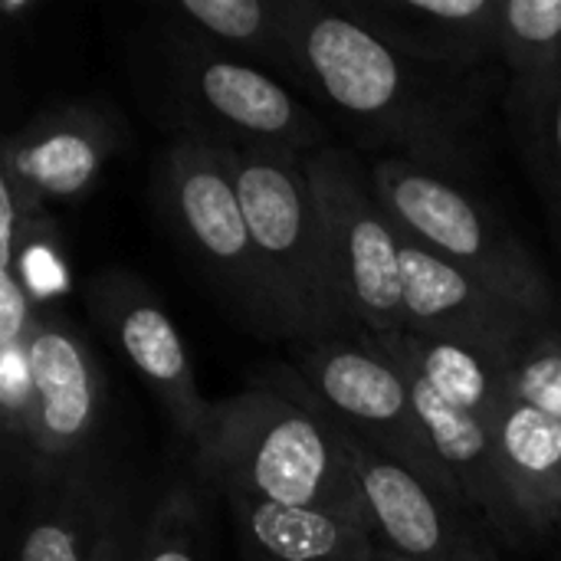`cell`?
Listing matches in <instances>:
<instances>
[{
  "mask_svg": "<svg viewBox=\"0 0 561 561\" xmlns=\"http://www.w3.org/2000/svg\"><path fill=\"white\" fill-rule=\"evenodd\" d=\"M401 375L421 378L447 404L486 421L490 427L503 414L510 398V355L460 335L398 332L371 339Z\"/></svg>",
  "mask_w": 561,
  "mask_h": 561,
  "instance_id": "19",
  "label": "cell"
},
{
  "mask_svg": "<svg viewBox=\"0 0 561 561\" xmlns=\"http://www.w3.org/2000/svg\"><path fill=\"white\" fill-rule=\"evenodd\" d=\"M217 148L237 184V197L273 293L296 332V345L362 335L339 299L322 214L302 164L306 158L230 145Z\"/></svg>",
  "mask_w": 561,
  "mask_h": 561,
  "instance_id": "5",
  "label": "cell"
},
{
  "mask_svg": "<svg viewBox=\"0 0 561 561\" xmlns=\"http://www.w3.org/2000/svg\"><path fill=\"white\" fill-rule=\"evenodd\" d=\"M207 490L184 470L148 496L135 561H210Z\"/></svg>",
  "mask_w": 561,
  "mask_h": 561,
  "instance_id": "23",
  "label": "cell"
},
{
  "mask_svg": "<svg viewBox=\"0 0 561 561\" xmlns=\"http://www.w3.org/2000/svg\"><path fill=\"white\" fill-rule=\"evenodd\" d=\"M513 496L536 536L561 533V421L510 401L493 424Z\"/></svg>",
  "mask_w": 561,
  "mask_h": 561,
  "instance_id": "20",
  "label": "cell"
},
{
  "mask_svg": "<svg viewBox=\"0 0 561 561\" xmlns=\"http://www.w3.org/2000/svg\"><path fill=\"white\" fill-rule=\"evenodd\" d=\"M125 118L102 95L46 102L0 148V174L39 204L85 197L125 145Z\"/></svg>",
  "mask_w": 561,
  "mask_h": 561,
  "instance_id": "12",
  "label": "cell"
},
{
  "mask_svg": "<svg viewBox=\"0 0 561 561\" xmlns=\"http://www.w3.org/2000/svg\"><path fill=\"white\" fill-rule=\"evenodd\" d=\"M0 447L7 493L26 496L36 454V394L30 371V339L0 348Z\"/></svg>",
  "mask_w": 561,
  "mask_h": 561,
  "instance_id": "24",
  "label": "cell"
},
{
  "mask_svg": "<svg viewBox=\"0 0 561 561\" xmlns=\"http://www.w3.org/2000/svg\"><path fill=\"white\" fill-rule=\"evenodd\" d=\"M135 85L145 112L168 138L293 158L329 145L319 115L273 72L154 26L135 49Z\"/></svg>",
  "mask_w": 561,
  "mask_h": 561,
  "instance_id": "3",
  "label": "cell"
},
{
  "mask_svg": "<svg viewBox=\"0 0 561 561\" xmlns=\"http://www.w3.org/2000/svg\"><path fill=\"white\" fill-rule=\"evenodd\" d=\"M125 467L102 454L72 477L23 496L10 561H92Z\"/></svg>",
  "mask_w": 561,
  "mask_h": 561,
  "instance_id": "17",
  "label": "cell"
},
{
  "mask_svg": "<svg viewBox=\"0 0 561 561\" xmlns=\"http://www.w3.org/2000/svg\"><path fill=\"white\" fill-rule=\"evenodd\" d=\"M187 473L220 500L371 519L365 493L322 414L266 365L250 388L210 404Z\"/></svg>",
  "mask_w": 561,
  "mask_h": 561,
  "instance_id": "2",
  "label": "cell"
},
{
  "mask_svg": "<svg viewBox=\"0 0 561 561\" xmlns=\"http://www.w3.org/2000/svg\"><path fill=\"white\" fill-rule=\"evenodd\" d=\"M503 115L561 250V69L529 89L506 92Z\"/></svg>",
  "mask_w": 561,
  "mask_h": 561,
  "instance_id": "21",
  "label": "cell"
},
{
  "mask_svg": "<svg viewBox=\"0 0 561 561\" xmlns=\"http://www.w3.org/2000/svg\"><path fill=\"white\" fill-rule=\"evenodd\" d=\"M273 371L309 401L322 421L329 424L335 444L342 447L365 503L371 510L375 529L394 552L414 561H506L500 552V539L486 529V523L467 506L434 493L417 477H411L394 460L381 457L371 444L352 434L342 421L329 417L302 388L293 365H273Z\"/></svg>",
  "mask_w": 561,
  "mask_h": 561,
  "instance_id": "11",
  "label": "cell"
},
{
  "mask_svg": "<svg viewBox=\"0 0 561 561\" xmlns=\"http://www.w3.org/2000/svg\"><path fill=\"white\" fill-rule=\"evenodd\" d=\"M145 506H148V496L141 493L135 473L125 470L118 486H115L112 510L105 519V533L99 539V549H95L92 561H135L141 523H145Z\"/></svg>",
  "mask_w": 561,
  "mask_h": 561,
  "instance_id": "26",
  "label": "cell"
},
{
  "mask_svg": "<svg viewBox=\"0 0 561 561\" xmlns=\"http://www.w3.org/2000/svg\"><path fill=\"white\" fill-rule=\"evenodd\" d=\"M404 56L447 69H493L500 0H339ZM503 69V66H500Z\"/></svg>",
  "mask_w": 561,
  "mask_h": 561,
  "instance_id": "15",
  "label": "cell"
},
{
  "mask_svg": "<svg viewBox=\"0 0 561 561\" xmlns=\"http://www.w3.org/2000/svg\"><path fill=\"white\" fill-rule=\"evenodd\" d=\"M240 561H375V523L322 510H293L243 496L224 500Z\"/></svg>",
  "mask_w": 561,
  "mask_h": 561,
  "instance_id": "18",
  "label": "cell"
},
{
  "mask_svg": "<svg viewBox=\"0 0 561 561\" xmlns=\"http://www.w3.org/2000/svg\"><path fill=\"white\" fill-rule=\"evenodd\" d=\"M82 306L102 342L145 385L171 440L187 457L214 401H207L197 385L187 339L161 293L128 266H102L82 279Z\"/></svg>",
  "mask_w": 561,
  "mask_h": 561,
  "instance_id": "9",
  "label": "cell"
},
{
  "mask_svg": "<svg viewBox=\"0 0 561 561\" xmlns=\"http://www.w3.org/2000/svg\"><path fill=\"white\" fill-rule=\"evenodd\" d=\"M404 381H408L414 408L427 427V437H431L440 463L454 477L467 510L486 523V529L500 539V546H506V549L533 546L536 536L513 496L496 431L486 421L447 404L421 378L404 375Z\"/></svg>",
  "mask_w": 561,
  "mask_h": 561,
  "instance_id": "14",
  "label": "cell"
},
{
  "mask_svg": "<svg viewBox=\"0 0 561 561\" xmlns=\"http://www.w3.org/2000/svg\"><path fill=\"white\" fill-rule=\"evenodd\" d=\"M36 394V454L30 486H53L108 454V375L89 332L59 306H39L30 335Z\"/></svg>",
  "mask_w": 561,
  "mask_h": 561,
  "instance_id": "10",
  "label": "cell"
},
{
  "mask_svg": "<svg viewBox=\"0 0 561 561\" xmlns=\"http://www.w3.org/2000/svg\"><path fill=\"white\" fill-rule=\"evenodd\" d=\"M496 59L506 72V92L559 72L561 0H500Z\"/></svg>",
  "mask_w": 561,
  "mask_h": 561,
  "instance_id": "22",
  "label": "cell"
},
{
  "mask_svg": "<svg viewBox=\"0 0 561 561\" xmlns=\"http://www.w3.org/2000/svg\"><path fill=\"white\" fill-rule=\"evenodd\" d=\"M559 561H561V533H559Z\"/></svg>",
  "mask_w": 561,
  "mask_h": 561,
  "instance_id": "28",
  "label": "cell"
},
{
  "mask_svg": "<svg viewBox=\"0 0 561 561\" xmlns=\"http://www.w3.org/2000/svg\"><path fill=\"white\" fill-rule=\"evenodd\" d=\"M401 289H404V319L411 332L427 335H460L480 345H490L503 355L546 319L473 273L440 260L437 253L411 243H401Z\"/></svg>",
  "mask_w": 561,
  "mask_h": 561,
  "instance_id": "13",
  "label": "cell"
},
{
  "mask_svg": "<svg viewBox=\"0 0 561 561\" xmlns=\"http://www.w3.org/2000/svg\"><path fill=\"white\" fill-rule=\"evenodd\" d=\"M510 398L561 421V319L539 322L513 348Z\"/></svg>",
  "mask_w": 561,
  "mask_h": 561,
  "instance_id": "25",
  "label": "cell"
},
{
  "mask_svg": "<svg viewBox=\"0 0 561 561\" xmlns=\"http://www.w3.org/2000/svg\"><path fill=\"white\" fill-rule=\"evenodd\" d=\"M293 371L329 417L342 421L434 493L467 506L427 437L404 375L368 335L296 345Z\"/></svg>",
  "mask_w": 561,
  "mask_h": 561,
  "instance_id": "8",
  "label": "cell"
},
{
  "mask_svg": "<svg viewBox=\"0 0 561 561\" xmlns=\"http://www.w3.org/2000/svg\"><path fill=\"white\" fill-rule=\"evenodd\" d=\"M302 164L322 214L339 299L348 322L368 339L404 332V233L375 191L368 158H362L358 148L329 141L325 148L306 154Z\"/></svg>",
  "mask_w": 561,
  "mask_h": 561,
  "instance_id": "7",
  "label": "cell"
},
{
  "mask_svg": "<svg viewBox=\"0 0 561 561\" xmlns=\"http://www.w3.org/2000/svg\"><path fill=\"white\" fill-rule=\"evenodd\" d=\"M375 561H414V559H408V556L394 552V549H391V546H385V539H381V549H378V559Z\"/></svg>",
  "mask_w": 561,
  "mask_h": 561,
  "instance_id": "27",
  "label": "cell"
},
{
  "mask_svg": "<svg viewBox=\"0 0 561 561\" xmlns=\"http://www.w3.org/2000/svg\"><path fill=\"white\" fill-rule=\"evenodd\" d=\"M148 197L164 237L187 256L230 319L263 342L296 345L220 148L197 138H168L151 158Z\"/></svg>",
  "mask_w": 561,
  "mask_h": 561,
  "instance_id": "4",
  "label": "cell"
},
{
  "mask_svg": "<svg viewBox=\"0 0 561 561\" xmlns=\"http://www.w3.org/2000/svg\"><path fill=\"white\" fill-rule=\"evenodd\" d=\"M309 3L312 0H171L151 7V26L293 79Z\"/></svg>",
  "mask_w": 561,
  "mask_h": 561,
  "instance_id": "16",
  "label": "cell"
},
{
  "mask_svg": "<svg viewBox=\"0 0 561 561\" xmlns=\"http://www.w3.org/2000/svg\"><path fill=\"white\" fill-rule=\"evenodd\" d=\"M398 230L539 316H561V289L510 220L470 184L408 158H368Z\"/></svg>",
  "mask_w": 561,
  "mask_h": 561,
  "instance_id": "6",
  "label": "cell"
},
{
  "mask_svg": "<svg viewBox=\"0 0 561 561\" xmlns=\"http://www.w3.org/2000/svg\"><path fill=\"white\" fill-rule=\"evenodd\" d=\"M293 79L319 95L375 158H408L437 174L473 181L486 115L503 105L506 72L447 69L398 53L342 3L312 0Z\"/></svg>",
  "mask_w": 561,
  "mask_h": 561,
  "instance_id": "1",
  "label": "cell"
}]
</instances>
